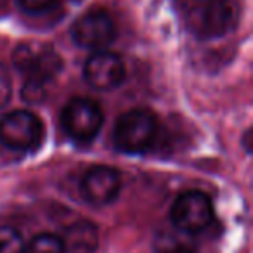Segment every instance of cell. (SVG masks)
Instances as JSON below:
<instances>
[{"instance_id":"cell-1","label":"cell","mask_w":253,"mask_h":253,"mask_svg":"<svg viewBox=\"0 0 253 253\" xmlns=\"http://www.w3.org/2000/svg\"><path fill=\"white\" fill-rule=\"evenodd\" d=\"M12 63L25 77L23 97L28 102H39L45 95V84L61 70V57L47 45L21 43L12 54Z\"/></svg>"},{"instance_id":"cell-2","label":"cell","mask_w":253,"mask_h":253,"mask_svg":"<svg viewBox=\"0 0 253 253\" xmlns=\"http://www.w3.org/2000/svg\"><path fill=\"white\" fill-rule=\"evenodd\" d=\"M158 122L149 109L135 108L123 113L115 123L113 144L125 155H142L156 141Z\"/></svg>"},{"instance_id":"cell-3","label":"cell","mask_w":253,"mask_h":253,"mask_svg":"<svg viewBox=\"0 0 253 253\" xmlns=\"http://www.w3.org/2000/svg\"><path fill=\"white\" fill-rule=\"evenodd\" d=\"M43 141V123L28 109H16L0 120V144L11 151H35Z\"/></svg>"},{"instance_id":"cell-4","label":"cell","mask_w":253,"mask_h":253,"mask_svg":"<svg viewBox=\"0 0 253 253\" xmlns=\"http://www.w3.org/2000/svg\"><path fill=\"white\" fill-rule=\"evenodd\" d=\"M104 122L101 106L87 97H75L63 108L61 126L70 139L90 142L99 134Z\"/></svg>"},{"instance_id":"cell-5","label":"cell","mask_w":253,"mask_h":253,"mask_svg":"<svg viewBox=\"0 0 253 253\" xmlns=\"http://www.w3.org/2000/svg\"><path fill=\"white\" fill-rule=\"evenodd\" d=\"M170 218L175 227L191 234L205 231L213 218V207L210 198L196 189L179 194L172 205Z\"/></svg>"},{"instance_id":"cell-6","label":"cell","mask_w":253,"mask_h":253,"mask_svg":"<svg viewBox=\"0 0 253 253\" xmlns=\"http://www.w3.org/2000/svg\"><path fill=\"white\" fill-rule=\"evenodd\" d=\"M115 37V23L104 9H90L71 25V39L82 49L104 50Z\"/></svg>"},{"instance_id":"cell-7","label":"cell","mask_w":253,"mask_h":253,"mask_svg":"<svg viewBox=\"0 0 253 253\" xmlns=\"http://www.w3.org/2000/svg\"><path fill=\"white\" fill-rule=\"evenodd\" d=\"M125 63L115 52L95 50L84 66V78L95 90H113L125 80Z\"/></svg>"},{"instance_id":"cell-8","label":"cell","mask_w":253,"mask_h":253,"mask_svg":"<svg viewBox=\"0 0 253 253\" xmlns=\"http://www.w3.org/2000/svg\"><path fill=\"white\" fill-rule=\"evenodd\" d=\"M122 189L118 170L111 167H92L80 182V191L85 201L94 207H104L116 200Z\"/></svg>"},{"instance_id":"cell-9","label":"cell","mask_w":253,"mask_h":253,"mask_svg":"<svg viewBox=\"0 0 253 253\" xmlns=\"http://www.w3.org/2000/svg\"><path fill=\"white\" fill-rule=\"evenodd\" d=\"M238 11L231 0H211L201 12V33L207 39H217L234 28Z\"/></svg>"},{"instance_id":"cell-10","label":"cell","mask_w":253,"mask_h":253,"mask_svg":"<svg viewBox=\"0 0 253 253\" xmlns=\"http://www.w3.org/2000/svg\"><path fill=\"white\" fill-rule=\"evenodd\" d=\"M155 253H196V238L191 232L169 224L158 229L153 241Z\"/></svg>"},{"instance_id":"cell-11","label":"cell","mask_w":253,"mask_h":253,"mask_svg":"<svg viewBox=\"0 0 253 253\" xmlns=\"http://www.w3.org/2000/svg\"><path fill=\"white\" fill-rule=\"evenodd\" d=\"M66 250L73 253H94L99 245V232L92 222H78L68 229V236L63 239Z\"/></svg>"},{"instance_id":"cell-12","label":"cell","mask_w":253,"mask_h":253,"mask_svg":"<svg viewBox=\"0 0 253 253\" xmlns=\"http://www.w3.org/2000/svg\"><path fill=\"white\" fill-rule=\"evenodd\" d=\"M66 245L63 238L52 232H42L37 234L28 245L25 246L23 253H66Z\"/></svg>"},{"instance_id":"cell-13","label":"cell","mask_w":253,"mask_h":253,"mask_svg":"<svg viewBox=\"0 0 253 253\" xmlns=\"http://www.w3.org/2000/svg\"><path fill=\"white\" fill-rule=\"evenodd\" d=\"M25 243L18 229L11 225H0V253H23Z\"/></svg>"},{"instance_id":"cell-14","label":"cell","mask_w":253,"mask_h":253,"mask_svg":"<svg viewBox=\"0 0 253 253\" xmlns=\"http://www.w3.org/2000/svg\"><path fill=\"white\" fill-rule=\"evenodd\" d=\"M16 2L28 14H42L56 7L59 0H16Z\"/></svg>"},{"instance_id":"cell-15","label":"cell","mask_w":253,"mask_h":253,"mask_svg":"<svg viewBox=\"0 0 253 253\" xmlns=\"http://www.w3.org/2000/svg\"><path fill=\"white\" fill-rule=\"evenodd\" d=\"M12 95V78L7 68L0 63V111L9 104Z\"/></svg>"}]
</instances>
